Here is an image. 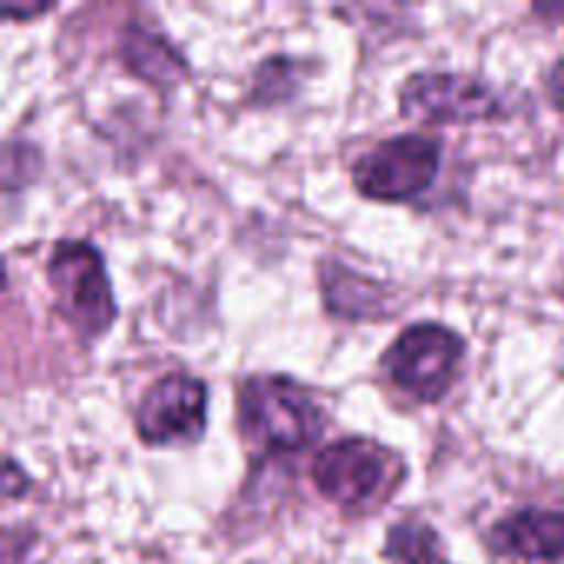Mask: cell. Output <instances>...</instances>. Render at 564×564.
<instances>
[{"label":"cell","instance_id":"4","mask_svg":"<svg viewBox=\"0 0 564 564\" xmlns=\"http://www.w3.org/2000/svg\"><path fill=\"white\" fill-rule=\"evenodd\" d=\"M443 149L433 135L410 132L380 142L354 165V185L373 202H413L440 175Z\"/></svg>","mask_w":564,"mask_h":564},{"label":"cell","instance_id":"12","mask_svg":"<svg viewBox=\"0 0 564 564\" xmlns=\"http://www.w3.org/2000/svg\"><path fill=\"white\" fill-rule=\"evenodd\" d=\"M545 86H549V96H552V102L558 106V112L564 116V59H558V63L549 69V79H545Z\"/></svg>","mask_w":564,"mask_h":564},{"label":"cell","instance_id":"9","mask_svg":"<svg viewBox=\"0 0 564 564\" xmlns=\"http://www.w3.org/2000/svg\"><path fill=\"white\" fill-rule=\"evenodd\" d=\"M119 53H122L126 69L155 89H172L182 79H188V63L178 56V50L162 33H152L142 23L126 26Z\"/></svg>","mask_w":564,"mask_h":564},{"label":"cell","instance_id":"5","mask_svg":"<svg viewBox=\"0 0 564 564\" xmlns=\"http://www.w3.org/2000/svg\"><path fill=\"white\" fill-rule=\"evenodd\" d=\"M208 423V390L192 373L159 377L135 406L139 440L149 446L195 443Z\"/></svg>","mask_w":564,"mask_h":564},{"label":"cell","instance_id":"8","mask_svg":"<svg viewBox=\"0 0 564 564\" xmlns=\"http://www.w3.org/2000/svg\"><path fill=\"white\" fill-rule=\"evenodd\" d=\"M492 542L522 562H562L564 512L558 509H522L492 529Z\"/></svg>","mask_w":564,"mask_h":564},{"label":"cell","instance_id":"14","mask_svg":"<svg viewBox=\"0 0 564 564\" xmlns=\"http://www.w3.org/2000/svg\"><path fill=\"white\" fill-rule=\"evenodd\" d=\"M46 10H50V7H26V10H13V7H10L7 17H10V20H20V17H36V13H46Z\"/></svg>","mask_w":564,"mask_h":564},{"label":"cell","instance_id":"10","mask_svg":"<svg viewBox=\"0 0 564 564\" xmlns=\"http://www.w3.org/2000/svg\"><path fill=\"white\" fill-rule=\"evenodd\" d=\"M321 281H324L327 307L347 321H380L390 311L387 291L380 284L367 281L364 274H354L350 268L324 264Z\"/></svg>","mask_w":564,"mask_h":564},{"label":"cell","instance_id":"1","mask_svg":"<svg viewBox=\"0 0 564 564\" xmlns=\"http://www.w3.org/2000/svg\"><path fill=\"white\" fill-rule=\"evenodd\" d=\"M238 423L248 446L284 456L301 453L324 433V413L291 377H248L238 390Z\"/></svg>","mask_w":564,"mask_h":564},{"label":"cell","instance_id":"11","mask_svg":"<svg viewBox=\"0 0 564 564\" xmlns=\"http://www.w3.org/2000/svg\"><path fill=\"white\" fill-rule=\"evenodd\" d=\"M387 558L393 564H453L440 552V535L430 525L403 522L387 535Z\"/></svg>","mask_w":564,"mask_h":564},{"label":"cell","instance_id":"2","mask_svg":"<svg viewBox=\"0 0 564 564\" xmlns=\"http://www.w3.org/2000/svg\"><path fill=\"white\" fill-rule=\"evenodd\" d=\"M46 278L59 317L83 337L96 340L116 321V301L106 264L89 241H59L50 254Z\"/></svg>","mask_w":564,"mask_h":564},{"label":"cell","instance_id":"6","mask_svg":"<svg viewBox=\"0 0 564 564\" xmlns=\"http://www.w3.org/2000/svg\"><path fill=\"white\" fill-rule=\"evenodd\" d=\"M400 106L426 122H489L506 112L489 83L463 73H413L400 89Z\"/></svg>","mask_w":564,"mask_h":564},{"label":"cell","instance_id":"13","mask_svg":"<svg viewBox=\"0 0 564 564\" xmlns=\"http://www.w3.org/2000/svg\"><path fill=\"white\" fill-rule=\"evenodd\" d=\"M26 486H30V482L23 479L20 466H17L13 459H7V482H3V496H7V499H17Z\"/></svg>","mask_w":564,"mask_h":564},{"label":"cell","instance_id":"3","mask_svg":"<svg viewBox=\"0 0 564 564\" xmlns=\"http://www.w3.org/2000/svg\"><path fill=\"white\" fill-rule=\"evenodd\" d=\"M466 344L443 324H413L383 354L390 380L423 403H440L456 383Z\"/></svg>","mask_w":564,"mask_h":564},{"label":"cell","instance_id":"7","mask_svg":"<svg viewBox=\"0 0 564 564\" xmlns=\"http://www.w3.org/2000/svg\"><path fill=\"white\" fill-rule=\"evenodd\" d=\"M393 456L370 443V440H344L327 446L314 459V486L324 499L344 506V509H360L380 499V492L393 482L390 476Z\"/></svg>","mask_w":564,"mask_h":564}]
</instances>
